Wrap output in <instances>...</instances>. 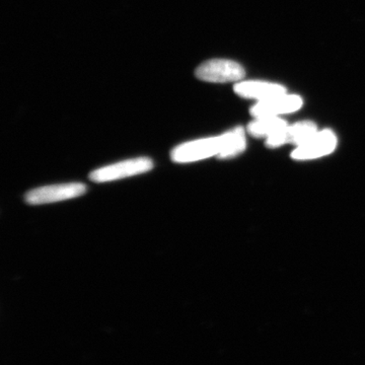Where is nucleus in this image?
Wrapping results in <instances>:
<instances>
[{"label":"nucleus","instance_id":"obj_1","mask_svg":"<svg viewBox=\"0 0 365 365\" xmlns=\"http://www.w3.org/2000/svg\"><path fill=\"white\" fill-rule=\"evenodd\" d=\"M153 169V162L151 158H135L93 170L90 178L91 181L95 182H109L145 174Z\"/></svg>","mask_w":365,"mask_h":365},{"label":"nucleus","instance_id":"obj_2","mask_svg":"<svg viewBox=\"0 0 365 365\" xmlns=\"http://www.w3.org/2000/svg\"><path fill=\"white\" fill-rule=\"evenodd\" d=\"M86 192V185L79 182L49 185L31 190L26 193V201L31 205H44L78 198Z\"/></svg>","mask_w":365,"mask_h":365},{"label":"nucleus","instance_id":"obj_3","mask_svg":"<svg viewBox=\"0 0 365 365\" xmlns=\"http://www.w3.org/2000/svg\"><path fill=\"white\" fill-rule=\"evenodd\" d=\"M222 151L220 136L197 139L176 146L172 151V160L178 163L199 162L206 158L218 157Z\"/></svg>","mask_w":365,"mask_h":365},{"label":"nucleus","instance_id":"obj_4","mask_svg":"<svg viewBox=\"0 0 365 365\" xmlns=\"http://www.w3.org/2000/svg\"><path fill=\"white\" fill-rule=\"evenodd\" d=\"M196 76L208 83H230L244 78L245 69L232 60L212 59L201 64L197 68Z\"/></svg>","mask_w":365,"mask_h":365},{"label":"nucleus","instance_id":"obj_5","mask_svg":"<svg viewBox=\"0 0 365 365\" xmlns=\"http://www.w3.org/2000/svg\"><path fill=\"white\" fill-rule=\"evenodd\" d=\"M337 145V137L330 130L318 131L309 140L297 146L292 153L294 160H314L332 153Z\"/></svg>","mask_w":365,"mask_h":365},{"label":"nucleus","instance_id":"obj_6","mask_svg":"<svg viewBox=\"0 0 365 365\" xmlns=\"http://www.w3.org/2000/svg\"><path fill=\"white\" fill-rule=\"evenodd\" d=\"M302 106V100L299 96L284 93L267 100L259 101L252 108L251 113L256 118L278 116V115L297 111Z\"/></svg>","mask_w":365,"mask_h":365},{"label":"nucleus","instance_id":"obj_7","mask_svg":"<svg viewBox=\"0 0 365 365\" xmlns=\"http://www.w3.org/2000/svg\"><path fill=\"white\" fill-rule=\"evenodd\" d=\"M317 132L318 129L313 122H299L292 126H287L274 133L273 135L267 137L266 143L270 148H278L287 143L299 146L309 140L314 134H317Z\"/></svg>","mask_w":365,"mask_h":365},{"label":"nucleus","instance_id":"obj_8","mask_svg":"<svg viewBox=\"0 0 365 365\" xmlns=\"http://www.w3.org/2000/svg\"><path fill=\"white\" fill-rule=\"evenodd\" d=\"M235 91L242 98H255L258 102L287 93L282 86L262 81H242L235 86Z\"/></svg>","mask_w":365,"mask_h":365},{"label":"nucleus","instance_id":"obj_9","mask_svg":"<svg viewBox=\"0 0 365 365\" xmlns=\"http://www.w3.org/2000/svg\"><path fill=\"white\" fill-rule=\"evenodd\" d=\"M220 139H222V151L218 155L220 158L235 157L246 148V137H245L244 129L241 127L222 134L220 135Z\"/></svg>","mask_w":365,"mask_h":365},{"label":"nucleus","instance_id":"obj_10","mask_svg":"<svg viewBox=\"0 0 365 365\" xmlns=\"http://www.w3.org/2000/svg\"><path fill=\"white\" fill-rule=\"evenodd\" d=\"M287 126V122L278 116L260 117L256 118L254 122L249 124L248 131L255 137L267 138Z\"/></svg>","mask_w":365,"mask_h":365}]
</instances>
